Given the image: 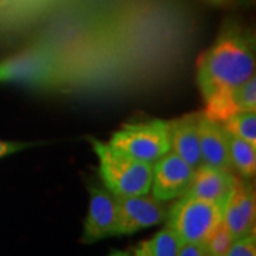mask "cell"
<instances>
[{
  "label": "cell",
  "instance_id": "1",
  "mask_svg": "<svg viewBox=\"0 0 256 256\" xmlns=\"http://www.w3.org/2000/svg\"><path fill=\"white\" fill-rule=\"evenodd\" d=\"M254 76L255 38L238 23L222 28L196 64V82L205 100L214 94L236 90Z\"/></svg>",
  "mask_w": 256,
  "mask_h": 256
},
{
  "label": "cell",
  "instance_id": "2",
  "mask_svg": "<svg viewBox=\"0 0 256 256\" xmlns=\"http://www.w3.org/2000/svg\"><path fill=\"white\" fill-rule=\"evenodd\" d=\"M90 142L98 156L101 178L112 195L122 198L151 191L154 165L132 160L96 138Z\"/></svg>",
  "mask_w": 256,
  "mask_h": 256
},
{
  "label": "cell",
  "instance_id": "3",
  "mask_svg": "<svg viewBox=\"0 0 256 256\" xmlns=\"http://www.w3.org/2000/svg\"><path fill=\"white\" fill-rule=\"evenodd\" d=\"M63 80V63L46 46L30 47L0 62V84L56 87Z\"/></svg>",
  "mask_w": 256,
  "mask_h": 256
},
{
  "label": "cell",
  "instance_id": "4",
  "mask_svg": "<svg viewBox=\"0 0 256 256\" xmlns=\"http://www.w3.org/2000/svg\"><path fill=\"white\" fill-rule=\"evenodd\" d=\"M108 144L132 160L154 165L171 151L168 121L148 120L127 124L111 137Z\"/></svg>",
  "mask_w": 256,
  "mask_h": 256
},
{
  "label": "cell",
  "instance_id": "5",
  "mask_svg": "<svg viewBox=\"0 0 256 256\" xmlns=\"http://www.w3.org/2000/svg\"><path fill=\"white\" fill-rule=\"evenodd\" d=\"M224 210L218 204L182 195L168 210L166 226L174 230L182 244L205 242L210 232L224 220Z\"/></svg>",
  "mask_w": 256,
  "mask_h": 256
},
{
  "label": "cell",
  "instance_id": "6",
  "mask_svg": "<svg viewBox=\"0 0 256 256\" xmlns=\"http://www.w3.org/2000/svg\"><path fill=\"white\" fill-rule=\"evenodd\" d=\"M168 206L154 196L134 195L118 198V220L116 235H131L166 220Z\"/></svg>",
  "mask_w": 256,
  "mask_h": 256
},
{
  "label": "cell",
  "instance_id": "7",
  "mask_svg": "<svg viewBox=\"0 0 256 256\" xmlns=\"http://www.w3.org/2000/svg\"><path fill=\"white\" fill-rule=\"evenodd\" d=\"M88 214L84 220L82 242L94 244L116 235L118 220V198L108 190L90 186Z\"/></svg>",
  "mask_w": 256,
  "mask_h": 256
},
{
  "label": "cell",
  "instance_id": "8",
  "mask_svg": "<svg viewBox=\"0 0 256 256\" xmlns=\"http://www.w3.org/2000/svg\"><path fill=\"white\" fill-rule=\"evenodd\" d=\"M255 188L242 176L235 175L234 188L224 210V224L234 239H239L255 230Z\"/></svg>",
  "mask_w": 256,
  "mask_h": 256
},
{
  "label": "cell",
  "instance_id": "9",
  "mask_svg": "<svg viewBox=\"0 0 256 256\" xmlns=\"http://www.w3.org/2000/svg\"><path fill=\"white\" fill-rule=\"evenodd\" d=\"M194 168L175 152H166L154 164L151 191L160 201H171L182 196L194 176Z\"/></svg>",
  "mask_w": 256,
  "mask_h": 256
},
{
  "label": "cell",
  "instance_id": "10",
  "mask_svg": "<svg viewBox=\"0 0 256 256\" xmlns=\"http://www.w3.org/2000/svg\"><path fill=\"white\" fill-rule=\"evenodd\" d=\"M235 174L202 164L194 171L192 181L184 196L214 202L225 208L234 188Z\"/></svg>",
  "mask_w": 256,
  "mask_h": 256
},
{
  "label": "cell",
  "instance_id": "11",
  "mask_svg": "<svg viewBox=\"0 0 256 256\" xmlns=\"http://www.w3.org/2000/svg\"><path fill=\"white\" fill-rule=\"evenodd\" d=\"M198 134L202 162L214 168L234 172L229 156V134L222 124L212 121L201 112L198 121Z\"/></svg>",
  "mask_w": 256,
  "mask_h": 256
},
{
  "label": "cell",
  "instance_id": "12",
  "mask_svg": "<svg viewBox=\"0 0 256 256\" xmlns=\"http://www.w3.org/2000/svg\"><path fill=\"white\" fill-rule=\"evenodd\" d=\"M200 114H190L181 118H175L168 121V132H170V142L171 151L175 152L180 158L194 170L201 166V146H200V134H198V121Z\"/></svg>",
  "mask_w": 256,
  "mask_h": 256
},
{
  "label": "cell",
  "instance_id": "13",
  "mask_svg": "<svg viewBox=\"0 0 256 256\" xmlns=\"http://www.w3.org/2000/svg\"><path fill=\"white\" fill-rule=\"evenodd\" d=\"M181 246V239L170 226H165L134 248V256H178Z\"/></svg>",
  "mask_w": 256,
  "mask_h": 256
},
{
  "label": "cell",
  "instance_id": "14",
  "mask_svg": "<svg viewBox=\"0 0 256 256\" xmlns=\"http://www.w3.org/2000/svg\"><path fill=\"white\" fill-rule=\"evenodd\" d=\"M229 156L232 168L239 172V176L250 180L256 172V146L245 140L229 136Z\"/></svg>",
  "mask_w": 256,
  "mask_h": 256
},
{
  "label": "cell",
  "instance_id": "15",
  "mask_svg": "<svg viewBox=\"0 0 256 256\" xmlns=\"http://www.w3.org/2000/svg\"><path fill=\"white\" fill-rule=\"evenodd\" d=\"M222 127L229 136L242 138L246 142L256 146V114L255 111H242L235 116H232L225 122H222Z\"/></svg>",
  "mask_w": 256,
  "mask_h": 256
},
{
  "label": "cell",
  "instance_id": "16",
  "mask_svg": "<svg viewBox=\"0 0 256 256\" xmlns=\"http://www.w3.org/2000/svg\"><path fill=\"white\" fill-rule=\"evenodd\" d=\"M234 240L235 239L232 238L229 229L226 228V225L222 220L220 225L210 232V236L206 238L204 244L208 248L210 256H226Z\"/></svg>",
  "mask_w": 256,
  "mask_h": 256
},
{
  "label": "cell",
  "instance_id": "17",
  "mask_svg": "<svg viewBox=\"0 0 256 256\" xmlns=\"http://www.w3.org/2000/svg\"><path fill=\"white\" fill-rule=\"evenodd\" d=\"M234 101L238 107L239 112L242 111L256 110V78L255 76L249 78L245 84H242L236 90L232 92Z\"/></svg>",
  "mask_w": 256,
  "mask_h": 256
},
{
  "label": "cell",
  "instance_id": "18",
  "mask_svg": "<svg viewBox=\"0 0 256 256\" xmlns=\"http://www.w3.org/2000/svg\"><path fill=\"white\" fill-rule=\"evenodd\" d=\"M226 256H256L255 230L242 238L235 239Z\"/></svg>",
  "mask_w": 256,
  "mask_h": 256
},
{
  "label": "cell",
  "instance_id": "19",
  "mask_svg": "<svg viewBox=\"0 0 256 256\" xmlns=\"http://www.w3.org/2000/svg\"><path fill=\"white\" fill-rule=\"evenodd\" d=\"M178 256H210V254L204 242H188L182 244Z\"/></svg>",
  "mask_w": 256,
  "mask_h": 256
},
{
  "label": "cell",
  "instance_id": "20",
  "mask_svg": "<svg viewBox=\"0 0 256 256\" xmlns=\"http://www.w3.org/2000/svg\"><path fill=\"white\" fill-rule=\"evenodd\" d=\"M33 144L32 142H12V141H0V158L2 156L14 154L18 151H22L24 148H28Z\"/></svg>",
  "mask_w": 256,
  "mask_h": 256
},
{
  "label": "cell",
  "instance_id": "21",
  "mask_svg": "<svg viewBox=\"0 0 256 256\" xmlns=\"http://www.w3.org/2000/svg\"><path fill=\"white\" fill-rule=\"evenodd\" d=\"M214 4H234V3H246L249 0H208Z\"/></svg>",
  "mask_w": 256,
  "mask_h": 256
},
{
  "label": "cell",
  "instance_id": "22",
  "mask_svg": "<svg viewBox=\"0 0 256 256\" xmlns=\"http://www.w3.org/2000/svg\"><path fill=\"white\" fill-rule=\"evenodd\" d=\"M108 256H131L127 252H122V250H112Z\"/></svg>",
  "mask_w": 256,
  "mask_h": 256
}]
</instances>
